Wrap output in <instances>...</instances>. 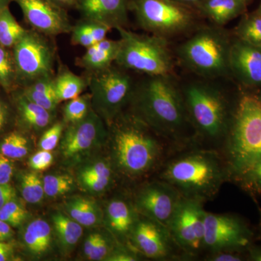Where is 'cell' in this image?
I'll list each match as a JSON object with an SVG mask.
<instances>
[{
  "label": "cell",
  "instance_id": "32",
  "mask_svg": "<svg viewBox=\"0 0 261 261\" xmlns=\"http://www.w3.org/2000/svg\"><path fill=\"white\" fill-rule=\"evenodd\" d=\"M0 88L8 94H11L19 88L13 51L2 46H0Z\"/></svg>",
  "mask_w": 261,
  "mask_h": 261
},
{
  "label": "cell",
  "instance_id": "29",
  "mask_svg": "<svg viewBox=\"0 0 261 261\" xmlns=\"http://www.w3.org/2000/svg\"><path fill=\"white\" fill-rule=\"evenodd\" d=\"M30 147V140L21 128L10 130L0 138V154L10 160L23 159Z\"/></svg>",
  "mask_w": 261,
  "mask_h": 261
},
{
  "label": "cell",
  "instance_id": "44",
  "mask_svg": "<svg viewBox=\"0 0 261 261\" xmlns=\"http://www.w3.org/2000/svg\"><path fill=\"white\" fill-rule=\"evenodd\" d=\"M14 173V165L10 159L0 154V184H10Z\"/></svg>",
  "mask_w": 261,
  "mask_h": 261
},
{
  "label": "cell",
  "instance_id": "37",
  "mask_svg": "<svg viewBox=\"0 0 261 261\" xmlns=\"http://www.w3.org/2000/svg\"><path fill=\"white\" fill-rule=\"evenodd\" d=\"M17 124L16 112L11 96L0 88V137Z\"/></svg>",
  "mask_w": 261,
  "mask_h": 261
},
{
  "label": "cell",
  "instance_id": "2",
  "mask_svg": "<svg viewBox=\"0 0 261 261\" xmlns=\"http://www.w3.org/2000/svg\"><path fill=\"white\" fill-rule=\"evenodd\" d=\"M111 160L118 174L137 180L159 172L174 149L133 113L108 125Z\"/></svg>",
  "mask_w": 261,
  "mask_h": 261
},
{
  "label": "cell",
  "instance_id": "20",
  "mask_svg": "<svg viewBox=\"0 0 261 261\" xmlns=\"http://www.w3.org/2000/svg\"><path fill=\"white\" fill-rule=\"evenodd\" d=\"M140 218L135 204L123 197H115L106 208V221L110 231L121 243H129L130 234Z\"/></svg>",
  "mask_w": 261,
  "mask_h": 261
},
{
  "label": "cell",
  "instance_id": "30",
  "mask_svg": "<svg viewBox=\"0 0 261 261\" xmlns=\"http://www.w3.org/2000/svg\"><path fill=\"white\" fill-rule=\"evenodd\" d=\"M53 221L61 246L68 250L73 248L83 234L82 225L61 213L53 215Z\"/></svg>",
  "mask_w": 261,
  "mask_h": 261
},
{
  "label": "cell",
  "instance_id": "48",
  "mask_svg": "<svg viewBox=\"0 0 261 261\" xmlns=\"http://www.w3.org/2000/svg\"><path fill=\"white\" fill-rule=\"evenodd\" d=\"M100 233H92L87 238L84 245V255L88 258L90 254L92 253L96 243H97L98 239L100 236Z\"/></svg>",
  "mask_w": 261,
  "mask_h": 261
},
{
  "label": "cell",
  "instance_id": "14",
  "mask_svg": "<svg viewBox=\"0 0 261 261\" xmlns=\"http://www.w3.org/2000/svg\"><path fill=\"white\" fill-rule=\"evenodd\" d=\"M105 121L93 109L84 119L66 125L60 145L62 158L66 162L75 163L108 139Z\"/></svg>",
  "mask_w": 261,
  "mask_h": 261
},
{
  "label": "cell",
  "instance_id": "9",
  "mask_svg": "<svg viewBox=\"0 0 261 261\" xmlns=\"http://www.w3.org/2000/svg\"><path fill=\"white\" fill-rule=\"evenodd\" d=\"M129 10L141 28L167 39L190 30L197 10L174 0H129Z\"/></svg>",
  "mask_w": 261,
  "mask_h": 261
},
{
  "label": "cell",
  "instance_id": "15",
  "mask_svg": "<svg viewBox=\"0 0 261 261\" xmlns=\"http://www.w3.org/2000/svg\"><path fill=\"white\" fill-rule=\"evenodd\" d=\"M181 197L172 185L155 178L139 188L133 201L141 216L168 226Z\"/></svg>",
  "mask_w": 261,
  "mask_h": 261
},
{
  "label": "cell",
  "instance_id": "27",
  "mask_svg": "<svg viewBox=\"0 0 261 261\" xmlns=\"http://www.w3.org/2000/svg\"><path fill=\"white\" fill-rule=\"evenodd\" d=\"M67 212L71 219L82 226L91 227L99 224L102 221L100 208L92 200L84 197L70 199L65 204Z\"/></svg>",
  "mask_w": 261,
  "mask_h": 261
},
{
  "label": "cell",
  "instance_id": "13",
  "mask_svg": "<svg viewBox=\"0 0 261 261\" xmlns=\"http://www.w3.org/2000/svg\"><path fill=\"white\" fill-rule=\"evenodd\" d=\"M129 243L144 256L154 260H190L175 243L167 226L140 215Z\"/></svg>",
  "mask_w": 261,
  "mask_h": 261
},
{
  "label": "cell",
  "instance_id": "50",
  "mask_svg": "<svg viewBox=\"0 0 261 261\" xmlns=\"http://www.w3.org/2000/svg\"><path fill=\"white\" fill-rule=\"evenodd\" d=\"M50 1L67 10L75 9V6H76V0H50Z\"/></svg>",
  "mask_w": 261,
  "mask_h": 261
},
{
  "label": "cell",
  "instance_id": "54",
  "mask_svg": "<svg viewBox=\"0 0 261 261\" xmlns=\"http://www.w3.org/2000/svg\"><path fill=\"white\" fill-rule=\"evenodd\" d=\"M259 14L261 15V5H260V11H259Z\"/></svg>",
  "mask_w": 261,
  "mask_h": 261
},
{
  "label": "cell",
  "instance_id": "39",
  "mask_svg": "<svg viewBox=\"0 0 261 261\" xmlns=\"http://www.w3.org/2000/svg\"><path fill=\"white\" fill-rule=\"evenodd\" d=\"M28 212L16 198L11 199L0 208V219L12 227H18L25 222Z\"/></svg>",
  "mask_w": 261,
  "mask_h": 261
},
{
  "label": "cell",
  "instance_id": "45",
  "mask_svg": "<svg viewBox=\"0 0 261 261\" xmlns=\"http://www.w3.org/2000/svg\"><path fill=\"white\" fill-rule=\"evenodd\" d=\"M15 197V189L10 184L2 185L0 184V208L6 202Z\"/></svg>",
  "mask_w": 261,
  "mask_h": 261
},
{
  "label": "cell",
  "instance_id": "10",
  "mask_svg": "<svg viewBox=\"0 0 261 261\" xmlns=\"http://www.w3.org/2000/svg\"><path fill=\"white\" fill-rule=\"evenodd\" d=\"M53 38L29 29L12 48L19 88L43 77L56 75L58 55Z\"/></svg>",
  "mask_w": 261,
  "mask_h": 261
},
{
  "label": "cell",
  "instance_id": "53",
  "mask_svg": "<svg viewBox=\"0 0 261 261\" xmlns=\"http://www.w3.org/2000/svg\"><path fill=\"white\" fill-rule=\"evenodd\" d=\"M259 214H260V237H261V208L259 207Z\"/></svg>",
  "mask_w": 261,
  "mask_h": 261
},
{
  "label": "cell",
  "instance_id": "47",
  "mask_svg": "<svg viewBox=\"0 0 261 261\" xmlns=\"http://www.w3.org/2000/svg\"><path fill=\"white\" fill-rule=\"evenodd\" d=\"M8 223L0 219V242H8L14 236V231Z\"/></svg>",
  "mask_w": 261,
  "mask_h": 261
},
{
  "label": "cell",
  "instance_id": "31",
  "mask_svg": "<svg viewBox=\"0 0 261 261\" xmlns=\"http://www.w3.org/2000/svg\"><path fill=\"white\" fill-rule=\"evenodd\" d=\"M27 31L17 21L9 8L0 12V46L12 49Z\"/></svg>",
  "mask_w": 261,
  "mask_h": 261
},
{
  "label": "cell",
  "instance_id": "4",
  "mask_svg": "<svg viewBox=\"0 0 261 261\" xmlns=\"http://www.w3.org/2000/svg\"><path fill=\"white\" fill-rule=\"evenodd\" d=\"M205 80L184 84L182 95L196 145L221 152L236 107L221 87Z\"/></svg>",
  "mask_w": 261,
  "mask_h": 261
},
{
  "label": "cell",
  "instance_id": "12",
  "mask_svg": "<svg viewBox=\"0 0 261 261\" xmlns=\"http://www.w3.org/2000/svg\"><path fill=\"white\" fill-rule=\"evenodd\" d=\"M252 233L236 215L206 211L204 253L234 250L243 251L251 245Z\"/></svg>",
  "mask_w": 261,
  "mask_h": 261
},
{
  "label": "cell",
  "instance_id": "8",
  "mask_svg": "<svg viewBox=\"0 0 261 261\" xmlns=\"http://www.w3.org/2000/svg\"><path fill=\"white\" fill-rule=\"evenodd\" d=\"M86 76L92 109L108 126L129 105L135 84L126 70L118 65L87 73Z\"/></svg>",
  "mask_w": 261,
  "mask_h": 261
},
{
  "label": "cell",
  "instance_id": "17",
  "mask_svg": "<svg viewBox=\"0 0 261 261\" xmlns=\"http://www.w3.org/2000/svg\"><path fill=\"white\" fill-rule=\"evenodd\" d=\"M81 18L94 20L111 29L126 28L129 0H76Z\"/></svg>",
  "mask_w": 261,
  "mask_h": 261
},
{
  "label": "cell",
  "instance_id": "51",
  "mask_svg": "<svg viewBox=\"0 0 261 261\" xmlns=\"http://www.w3.org/2000/svg\"><path fill=\"white\" fill-rule=\"evenodd\" d=\"M178 3H181L187 6L192 7V8H195L200 3H202L203 0H174Z\"/></svg>",
  "mask_w": 261,
  "mask_h": 261
},
{
  "label": "cell",
  "instance_id": "28",
  "mask_svg": "<svg viewBox=\"0 0 261 261\" xmlns=\"http://www.w3.org/2000/svg\"><path fill=\"white\" fill-rule=\"evenodd\" d=\"M229 181L250 195H261V154L233 173Z\"/></svg>",
  "mask_w": 261,
  "mask_h": 261
},
{
  "label": "cell",
  "instance_id": "16",
  "mask_svg": "<svg viewBox=\"0 0 261 261\" xmlns=\"http://www.w3.org/2000/svg\"><path fill=\"white\" fill-rule=\"evenodd\" d=\"M23 13L24 20L31 29L56 37L70 34L73 24L68 10L58 6L50 0H13Z\"/></svg>",
  "mask_w": 261,
  "mask_h": 261
},
{
  "label": "cell",
  "instance_id": "38",
  "mask_svg": "<svg viewBox=\"0 0 261 261\" xmlns=\"http://www.w3.org/2000/svg\"><path fill=\"white\" fill-rule=\"evenodd\" d=\"M42 180L44 194L49 197L65 195L73 187V179L69 175H47Z\"/></svg>",
  "mask_w": 261,
  "mask_h": 261
},
{
  "label": "cell",
  "instance_id": "1",
  "mask_svg": "<svg viewBox=\"0 0 261 261\" xmlns=\"http://www.w3.org/2000/svg\"><path fill=\"white\" fill-rule=\"evenodd\" d=\"M129 106L140 118L175 150L196 145L181 86L173 75H152L135 84Z\"/></svg>",
  "mask_w": 261,
  "mask_h": 261
},
{
  "label": "cell",
  "instance_id": "6",
  "mask_svg": "<svg viewBox=\"0 0 261 261\" xmlns=\"http://www.w3.org/2000/svg\"><path fill=\"white\" fill-rule=\"evenodd\" d=\"M231 44L222 27H204L178 47V57L192 73L214 80L229 72Z\"/></svg>",
  "mask_w": 261,
  "mask_h": 261
},
{
  "label": "cell",
  "instance_id": "24",
  "mask_svg": "<svg viewBox=\"0 0 261 261\" xmlns=\"http://www.w3.org/2000/svg\"><path fill=\"white\" fill-rule=\"evenodd\" d=\"M55 91L58 102L68 101L81 95L88 88L87 76H81L65 65L59 67L54 78Z\"/></svg>",
  "mask_w": 261,
  "mask_h": 261
},
{
  "label": "cell",
  "instance_id": "3",
  "mask_svg": "<svg viewBox=\"0 0 261 261\" xmlns=\"http://www.w3.org/2000/svg\"><path fill=\"white\" fill-rule=\"evenodd\" d=\"M156 178L172 185L182 197L205 202L214 200L229 181V172L219 151L192 145L173 151Z\"/></svg>",
  "mask_w": 261,
  "mask_h": 261
},
{
  "label": "cell",
  "instance_id": "49",
  "mask_svg": "<svg viewBox=\"0 0 261 261\" xmlns=\"http://www.w3.org/2000/svg\"><path fill=\"white\" fill-rule=\"evenodd\" d=\"M247 250L248 252L249 260L261 261V246H252L251 245Z\"/></svg>",
  "mask_w": 261,
  "mask_h": 261
},
{
  "label": "cell",
  "instance_id": "33",
  "mask_svg": "<svg viewBox=\"0 0 261 261\" xmlns=\"http://www.w3.org/2000/svg\"><path fill=\"white\" fill-rule=\"evenodd\" d=\"M19 190L25 202L37 204L42 200L44 194L43 180L37 173L27 172L19 176Z\"/></svg>",
  "mask_w": 261,
  "mask_h": 261
},
{
  "label": "cell",
  "instance_id": "22",
  "mask_svg": "<svg viewBox=\"0 0 261 261\" xmlns=\"http://www.w3.org/2000/svg\"><path fill=\"white\" fill-rule=\"evenodd\" d=\"M244 8V0H203L195 9L215 25L222 27L238 17Z\"/></svg>",
  "mask_w": 261,
  "mask_h": 261
},
{
  "label": "cell",
  "instance_id": "23",
  "mask_svg": "<svg viewBox=\"0 0 261 261\" xmlns=\"http://www.w3.org/2000/svg\"><path fill=\"white\" fill-rule=\"evenodd\" d=\"M21 238L24 246L29 252L36 256H41L50 247V226L44 220H34L24 228Z\"/></svg>",
  "mask_w": 261,
  "mask_h": 261
},
{
  "label": "cell",
  "instance_id": "34",
  "mask_svg": "<svg viewBox=\"0 0 261 261\" xmlns=\"http://www.w3.org/2000/svg\"><path fill=\"white\" fill-rule=\"evenodd\" d=\"M92 98L90 93L82 94L70 99L63 108V121L66 125L77 123L84 119L90 112Z\"/></svg>",
  "mask_w": 261,
  "mask_h": 261
},
{
  "label": "cell",
  "instance_id": "36",
  "mask_svg": "<svg viewBox=\"0 0 261 261\" xmlns=\"http://www.w3.org/2000/svg\"><path fill=\"white\" fill-rule=\"evenodd\" d=\"M237 33L240 40L261 48V15L257 13L245 19Z\"/></svg>",
  "mask_w": 261,
  "mask_h": 261
},
{
  "label": "cell",
  "instance_id": "40",
  "mask_svg": "<svg viewBox=\"0 0 261 261\" xmlns=\"http://www.w3.org/2000/svg\"><path fill=\"white\" fill-rule=\"evenodd\" d=\"M65 126L64 121H56L44 130L39 140V146L41 149L53 151L56 149L61 142Z\"/></svg>",
  "mask_w": 261,
  "mask_h": 261
},
{
  "label": "cell",
  "instance_id": "46",
  "mask_svg": "<svg viewBox=\"0 0 261 261\" xmlns=\"http://www.w3.org/2000/svg\"><path fill=\"white\" fill-rule=\"evenodd\" d=\"M14 255V247L8 242H0V261L12 260Z\"/></svg>",
  "mask_w": 261,
  "mask_h": 261
},
{
  "label": "cell",
  "instance_id": "5",
  "mask_svg": "<svg viewBox=\"0 0 261 261\" xmlns=\"http://www.w3.org/2000/svg\"><path fill=\"white\" fill-rule=\"evenodd\" d=\"M221 153L231 175L261 154V99L240 98Z\"/></svg>",
  "mask_w": 261,
  "mask_h": 261
},
{
  "label": "cell",
  "instance_id": "19",
  "mask_svg": "<svg viewBox=\"0 0 261 261\" xmlns=\"http://www.w3.org/2000/svg\"><path fill=\"white\" fill-rule=\"evenodd\" d=\"M16 112L17 124L29 132L44 130L55 123L56 113L50 112L29 99L20 88L10 94Z\"/></svg>",
  "mask_w": 261,
  "mask_h": 261
},
{
  "label": "cell",
  "instance_id": "35",
  "mask_svg": "<svg viewBox=\"0 0 261 261\" xmlns=\"http://www.w3.org/2000/svg\"><path fill=\"white\" fill-rule=\"evenodd\" d=\"M116 168L113 166L111 160H99L81 168L78 174L79 182L92 178H100L114 181Z\"/></svg>",
  "mask_w": 261,
  "mask_h": 261
},
{
  "label": "cell",
  "instance_id": "42",
  "mask_svg": "<svg viewBox=\"0 0 261 261\" xmlns=\"http://www.w3.org/2000/svg\"><path fill=\"white\" fill-rule=\"evenodd\" d=\"M242 251L225 250L206 253L202 256V260L206 261H242L245 260L242 255Z\"/></svg>",
  "mask_w": 261,
  "mask_h": 261
},
{
  "label": "cell",
  "instance_id": "11",
  "mask_svg": "<svg viewBox=\"0 0 261 261\" xmlns=\"http://www.w3.org/2000/svg\"><path fill=\"white\" fill-rule=\"evenodd\" d=\"M204 204L197 199L181 197L167 226L175 243L190 260L203 256Z\"/></svg>",
  "mask_w": 261,
  "mask_h": 261
},
{
  "label": "cell",
  "instance_id": "7",
  "mask_svg": "<svg viewBox=\"0 0 261 261\" xmlns=\"http://www.w3.org/2000/svg\"><path fill=\"white\" fill-rule=\"evenodd\" d=\"M120 48L115 63L124 70L147 76L173 75V61L167 39L149 34H137L126 28L116 29Z\"/></svg>",
  "mask_w": 261,
  "mask_h": 261
},
{
  "label": "cell",
  "instance_id": "41",
  "mask_svg": "<svg viewBox=\"0 0 261 261\" xmlns=\"http://www.w3.org/2000/svg\"><path fill=\"white\" fill-rule=\"evenodd\" d=\"M53 154L51 151L41 149L37 153L32 155L29 161V165L34 171H45L53 162Z\"/></svg>",
  "mask_w": 261,
  "mask_h": 261
},
{
  "label": "cell",
  "instance_id": "26",
  "mask_svg": "<svg viewBox=\"0 0 261 261\" xmlns=\"http://www.w3.org/2000/svg\"><path fill=\"white\" fill-rule=\"evenodd\" d=\"M110 27L99 22L81 18L73 25L70 42L73 45L82 46L86 49L106 39Z\"/></svg>",
  "mask_w": 261,
  "mask_h": 261
},
{
  "label": "cell",
  "instance_id": "25",
  "mask_svg": "<svg viewBox=\"0 0 261 261\" xmlns=\"http://www.w3.org/2000/svg\"><path fill=\"white\" fill-rule=\"evenodd\" d=\"M55 75L43 77L20 88L33 102L53 113L56 112L57 108L60 104L55 91Z\"/></svg>",
  "mask_w": 261,
  "mask_h": 261
},
{
  "label": "cell",
  "instance_id": "18",
  "mask_svg": "<svg viewBox=\"0 0 261 261\" xmlns=\"http://www.w3.org/2000/svg\"><path fill=\"white\" fill-rule=\"evenodd\" d=\"M229 71L249 85H261V48L243 41L231 44Z\"/></svg>",
  "mask_w": 261,
  "mask_h": 261
},
{
  "label": "cell",
  "instance_id": "21",
  "mask_svg": "<svg viewBox=\"0 0 261 261\" xmlns=\"http://www.w3.org/2000/svg\"><path fill=\"white\" fill-rule=\"evenodd\" d=\"M120 48V41L103 39L87 48L83 56L76 58L75 64L84 68L86 73H92L107 68L115 63Z\"/></svg>",
  "mask_w": 261,
  "mask_h": 261
},
{
  "label": "cell",
  "instance_id": "52",
  "mask_svg": "<svg viewBox=\"0 0 261 261\" xmlns=\"http://www.w3.org/2000/svg\"><path fill=\"white\" fill-rule=\"evenodd\" d=\"M12 2H13V0H0V12L3 11L5 8H9Z\"/></svg>",
  "mask_w": 261,
  "mask_h": 261
},
{
  "label": "cell",
  "instance_id": "43",
  "mask_svg": "<svg viewBox=\"0 0 261 261\" xmlns=\"http://www.w3.org/2000/svg\"><path fill=\"white\" fill-rule=\"evenodd\" d=\"M139 260V257L133 250L122 246H116L112 252L108 255L106 260L109 261H136Z\"/></svg>",
  "mask_w": 261,
  "mask_h": 261
}]
</instances>
